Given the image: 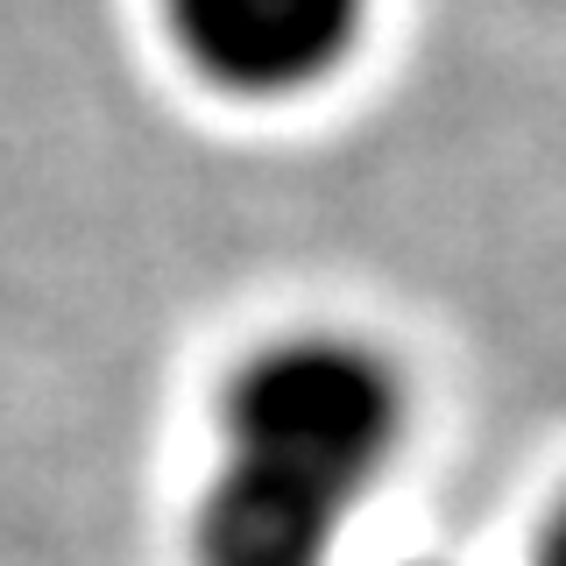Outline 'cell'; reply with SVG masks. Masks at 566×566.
Here are the masks:
<instances>
[{
  "mask_svg": "<svg viewBox=\"0 0 566 566\" xmlns=\"http://www.w3.org/2000/svg\"><path fill=\"white\" fill-rule=\"evenodd\" d=\"M403 447V382L347 333L248 354L220 397V468L191 517L199 566H326Z\"/></svg>",
  "mask_w": 566,
  "mask_h": 566,
  "instance_id": "obj_1",
  "label": "cell"
},
{
  "mask_svg": "<svg viewBox=\"0 0 566 566\" xmlns=\"http://www.w3.org/2000/svg\"><path fill=\"white\" fill-rule=\"evenodd\" d=\"M185 64L241 99H291L361 43L368 0H164Z\"/></svg>",
  "mask_w": 566,
  "mask_h": 566,
  "instance_id": "obj_2",
  "label": "cell"
},
{
  "mask_svg": "<svg viewBox=\"0 0 566 566\" xmlns=\"http://www.w3.org/2000/svg\"><path fill=\"white\" fill-rule=\"evenodd\" d=\"M531 566H566V503H559V517L545 524V538H538V553H531Z\"/></svg>",
  "mask_w": 566,
  "mask_h": 566,
  "instance_id": "obj_3",
  "label": "cell"
}]
</instances>
